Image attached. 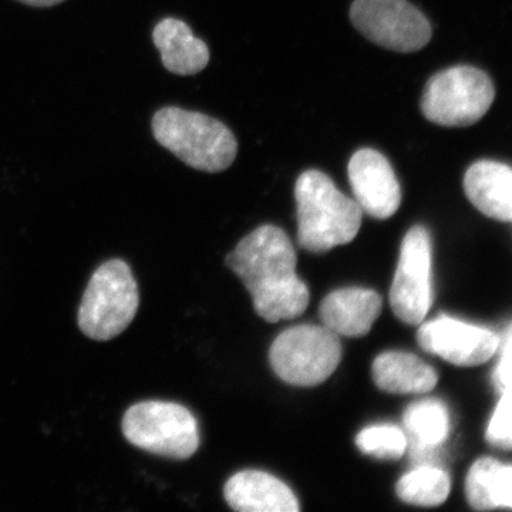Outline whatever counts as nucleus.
<instances>
[{"instance_id": "obj_18", "label": "nucleus", "mask_w": 512, "mask_h": 512, "mask_svg": "<svg viewBox=\"0 0 512 512\" xmlns=\"http://www.w3.org/2000/svg\"><path fill=\"white\" fill-rule=\"evenodd\" d=\"M403 424L410 434L414 456L421 451L434 450L447 440L450 433V414L440 400H421L407 407Z\"/></svg>"}, {"instance_id": "obj_14", "label": "nucleus", "mask_w": 512, "mask_h": 512, "mask_svg": "<svg viewBox=\"0 0 512 512\" xmlns=\"http://www.w3.org/2000/svg\"><path fill=\"white\" fill-rule=\"evenodd\" d=\"M464 191L471 204L485 217L512 220V170L498 161H477L464 175Z\"/></svg>"}, {"instance_id": "obj_16", "label": "nucleus", "mask_w": 512, "mask_h": 512, "mask_svg": "<svg viewBox=\"0 0 512 512\" xmlns=\"http://www.w3.org/2000/svg\"><path fill=\"white\" fill-rule=\"evenodd\" d=\"M372 375L382 392L392 394L429 393L439 383L434 367L402 350H389L377 356Z\"/></svg>"}, {"instance_id": "obj_17", "label": "nucleus", "mask_w": 512, "mask_h": 512, "mask_svg": "<svg viewBox=\"0 0 512 512\" xmlns=\"http://www.w3.org/2000/svg\"><path fill=\"white\" fill-rule=\"evenodd\" d=\"M466 497L476 511L511 510L512 467L495 458H478L467 474Z\"/></svg>"}, {"instance_id": "obj_3", "label": "nucleus", "mask_w": 512, "mask_h": 512, "mask_svg": "<svg viewBox=\"0 0 512 512\" xmlns=\"http://www.w3.org/2000/svg\"><path fill=\"white\" fill-rule=\"evenodd\" d=\"M151 131L160 146L194 170L221 173L237 158L234 133L222 121L198 111L163 107L151 119Z\"/></svg>"}, {"instance_id": "obj_6", "label": "nucleus", "mask_w": 512, "mask_h": 512, "mask_svg": "<svg viewBox=\"0 0 512 512\" xmlns=\"http://www.w3.org/2000/svg\"><path fill=\"white\" fill-rule=\"evenodd\" d=\"M495 89L487 73L473 66H456L434 74L424 87L421 113L443 127H468L493 106Z\"/></svg>"}, {"instance_id": "obj_22", "label": "nucleus", "mask_w": 512, "mask_h": 512, "mask_svg": "<svg viewBox=\"0 0 512 512\" xmlns=\"http://www.w3.org/2000/svg\"><path fill=\"white\" fill-rule=\"evenodd\" d=\"M501 346V357L493 373V382L498 393L511 389V326H508L507 335Z\"/></svg>"}, {"instance_id": "obj_10", "label": "nucleus", "mask_w": 512, "mask_h": 512, "mask_svg": "<svg viewBox=\"0 0 512 512\" xmlns=\"http://www.w3.org/2000/svg\"><path fill=\"white\" fill-rule=\"evenodd\" d=\"M417 342L424 352L460 367L484 365L501 345L500 338L493 330L448 316H439L423 323L417 332Z\"/></svg>"}, {"instance_id": "obj_12", "label": "nucleus", "mask_w": 512, "mask_h": 512, "mask_svg": "<svg viewBox=\"0 0 512 512\" xmlns=\"http://www.w3.org/2000/svg\"><path fill=\"white\" fill-rule=\"evenodd\" d=\"M225 501L239 512H298V498L279 478L265 471H239L228 478Z\"/></svg>"}, {"instance_id": "obj_13", "label": "nucleus", "mask_w": 512, "mask_h": 512, "mask_svg": "<svg viewBox=\"0 0 512 512\" xmlns=\"http://www.w3.org/2000/svg\"><path fill=\"white\" fill-rule=\"evenodd\" d=\"M383 299L376 291L343 288L329 293L320 303L323 326L346 338H362L382 313Z\"/></svg>"}, {"instance_id": "obj_4", "label": "nucleus", "mask_w": 512, "mask_h": 512, "mask_svg": "<svg viewBox=\"0 0 512 512\" xmlns=\"http://www.w3.org/2000/svg\"><path fill=\"white\" fill-rule=\"evenodd\" d=\"M140 293L133 271L123 259H110L94 271L83 293L77 323L87 338H117L136 318Z\"/></svg>"}, {"instance_id": "obj_1", "label": "nucleus", "mask_w": 512, "mask_h": 512, "mask_svg": "<svg viewBox=\"0 0 512 512\" xmlns=\"http://www.w3.org/2000/svg\"><path fill=\"white\" fill-rule=\"evenodd\" d=\"M227 266L242 279L266 322L295 319L308 308L311 292L296 275V251L281 228H256L227 256Z\"/></svg>"}, {"instance_id": "obj_7", "label": "nucleus", "mask_w": 512, "mask_h": 512, "mask_svg": "<svg viewBox=\"0 0 512 512\" xmlns=\"http://www.w3.org/2000/svg\"><path fill=\"white\" fill-rule=\"evenodd\" d=\"M340 359L339 335L325 326H293L284 330L269 350L272 369L292 386H318L335 373Z\"/></svg>"}, {"instance_id": "obj_19", "label": "nucleus", "mask_w": 512, "mask_h": 512, "mask_svg": "<svg viewBox=\"0 0 512 512\" xmlns=\"http://www.w3.org/2000/svg\"><path fill=\"white\" fill-rule=\"evenodd\" d=\"M450 488L447 471L436 466H419L397 481L396 494L406 504L439 507L446 503Z\"/></svg>"}, {"instance_id": "obj_2", "label": "nucleus", "mask_w": 512, "mask_h": 512, "mask_svg": "<svg viewBox=\"0 0 512 512\" xmlns=\"http://www.w3.org/2000/svg\"><path fill=\"white\" fill-rule=\"evenodd\" d=\"M298 242L305 251L322 254L352 242L362 227L363 211L336 188L322 171L308 170L295 184Z\"/></svg>"}, {"instance_id": "obj_20", "label": "nucleus", "mask_w": 512, "mask_h": 512, "mask_svg": "<svg viewBox=\"0 0 512 512\" xmlns=\"http://www.w3.org/2000/svg\"><path fill=\"white\" fill-rule=\"evenodd\" d=\"M356 446L363 454L379 460H399L409 447V439L399 427L384 424L360 431Z\"/></svg>"}, {"instance_id": "obj_5", "label": "nucleus", "mask_w": 512, "mask_h": 512, "mask_svg": "<svg viewBox=\"0 0 512 512\" xmlns=\"http://www.w3.org/2000/svg\"><path fill=\"white\" fill-rule=\"evenodd\" d=\"M121 429L134 447L168 460H188L200 447L198 421L183 404L160 400L133 404Z\"/></svg>"}, {"instance_id": "obj_23", "label": "nucleus", "mask_w": 512, "mask_h": 512, "mask_svg": "<svg viewBox=\"0 0 512 512\" xmlns=\"http://www.w3.org/2000/svg\"><path fill=\"white\" fill-rule=\"evenodd\" d=\"M26 6H32V8H53V6L60 5L64 0H18Z\"/></svg>"}, {"instance_id": "obj_8", "label": "nucleus", "mask_w": 512, "mask_h": 512, "mask_svg": "<svg viewBox=\"0 0 512 512\" xmlns=\"http://www.w3.org/2000/svg\"><path fill=\"white\" fill-rule=\"evenodd\" d=\"M350 19L366 39L393 52H417L431 39L429 19L407 0H355Z\"/></svg>"}, {"instance_id": "obj_11", "label": "nucleus", "mask_w": 512, "mask_h": 512, "mask_svg": "<svg viewBox=\"0 0 512 512\" xmlns=\"http://www.w3.org/2000/svg\"><path fill=\"white\" fill-rule=\"evenodd\" d=\"M350 187L360 210L376 220L393 217L402 202V190L392 164L379 151L362 148L350 158Z\"/></svg>"}, {"instance_id": "obj_21", "label": "nucleus", "mask_w": 512, "mask_h": 512, "mask_svg": "<svg viewBox=\"0 0 512 512\" xmlns=\"http://www.w3.org/2000/svg\"><path fill=\"white\" fill-rule=\"evenodd\" d=\"M485 439L491 446L510 450L512 444L511 389L500 394V400H498L493 417L488 424Z\"/></svg>"}, {"instance_id": "obj_15", "label": "nucleus", "mask_w": 512, "mask_h": 512, "mask_svg": "<svg viewBox=\"0 0 512 512\" xmlns=\"http://www.w3.org/2000/svg\"><path fill=\"white\" fill-rule=\"evenodd\" d=\"M153 43L160 52L165 69L178 76H194L210 63L207 43L195 37L183 20H160L153 30Z\"/></svg>"}, {"instance_id": "obj_9", "label": "nucleus", "mask_w": 512, "mask_h": 512, "mask_svg": "<svg viewBox=\"0 0 512 512\" xmlns=\"http://www.w3.org/2000/svg\"><path fill=\"white\" fill-rule=\"evenodd\" d=\"M431 302V239L426 227L416 225L402 242L390 289V306L397 319L417 326L426 319Z\"/></svg>"}]
</instances>
